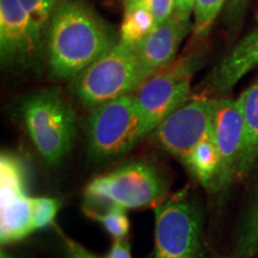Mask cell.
I'll use <instances>...</instances> for the list:
<instances>
[{
	"mask_svg": "<svg viewBox=\"0 0 258 258\" xmlns=\"http://www.w3.org/2000/svg\"><path fill=\"white\" fill-rule=\"evenodd\" d=\"M47 34L50 71L62 80L76 79L117 44L109 28L77 0H61Z\"/></svg>",
	"mask_w": 258,
	"mask_h": 258,
	"instance_id": "6da1fadb",
	"label": "cell"
},
{
	"mask_svg": "<svg viewBox=\"0 0 258 258\" xmlns=\"http://www.w3.org/2000/svg\"><path fill=\"white\" fill-rule=\"evenodd\" d=\"M29 173L15 153L0 157V240L8 245L23 240L55 220L61 203L51 198H34L28 191Z\"/></svg>",
	"mask_w": 258,
	"mask_h": 258,
	"instance_id": "7a4b0ae2",
	"label": "cell"
},
{
	"mask_svg": "<svg viewBox=\"0 0 258 258\" xmlns=\"http://www.w3.org/2000/svg\"><path fill=\"white\" fill-rule=\"evenodd\" d=\"M165 194L166 183L156 167L135 161L92 179L84 192V211L99 206L125 211L150 207L159 205Z\"/></svg>",
	"mask_w": 258,
	"mask_h": 258,
	"instance_id": "3957f363",
	"label": "cell"
},
{
	"mask_svg": "<svg viewBox=\"0 0 258 258\" xmlns=\"http://www.w3.org/2000/svg\"><path fill=\"white\" fill-rule=\"evenodd\" d=\"M22 116L32 144L50 165L69 154L76 139V112L54 90H44L27 98Z\"/></svg>",
	"mask_w": 258,
	"mask_h": 258,
	"instance_id": "277c9868",
	"label": "cell"
},
{
	"mask_svg": "<svg viewBox=\"0 0 258 258\" xmlns=\"http://www.w3.org/2000/svg\"><path fill=\"white\" fill-rule=\"evenodd\" d=\"M147 134L151 133L133 93L92 108L86 123L89 153L97 160L128 152Z\"/></svg>",
	"mask_w": 258,
	"mask_h": 258,
	"instance_id": "5b68a950",
	"label": "cell"
},
{
	"mask_svg": "<svg viewBox=\"0 0 258 258\" xmlns=\"http://www.w3.org/2000/svg\"><path fill=\"white\" fill-rule=\"evenodd\" d=\"M144 83L133 46L118 42L74 79V92L84 105L95 108L133 93Z\"/></svg>",
	"mask_w": 258,
	"mask_h": 258,
	"instance_id": "8992f818",
	"label": "cell"
},
{
	"mask_svg": "<svg viewBox=\"0 0 258 258\" xmlns=\"http://www.w3.org/2000/svg\"><path fill=\"white\" fill-rule=\"evenodd\" d=\"M156 258H201L202 213L186 196L161 201L154 211Z\"/></svg>",
	"mask_w": 258,
	"mask_h": 258,
	"instance_id": "52a82bcc",
	"label": "cell"
},
{
	"mask_svg": "<svg viewBox=\"0 0 258 258\" xmlns=\"http://www.w3.org/2000/svg\"><path fill=\"white\" fill-rule=\"evenodd\" d=\"M198 64L199 57L194 54L182 56L145 80L133 92L150 133L164 118L189 101Z\"/></svg>",
	"mask_w": 258,
	"mask_h": 258,
	"instance_id": "ba28073f",
	"label": "cell"
},
{
	"mask_svg": "<svg viewBox=\"0 0 258 258\" xmlns=\"http://www.w3.org/2000/svg\"><path fill=\"white\" fill-rule=\"evenodd\" d=\"M215 98L201 96L189 99L164 118L152 132L157 143L186 166L196 151L213 137Z\"/></svg>",
	"mask_w": 258,
	"mask_h": 258,
	"instance_id": "9c48e42d",
	"label": "cell"
},
{
	"mask_svg": "<svg viewBox=\"0 0 258 258\" xmlns=\"http://www.w3.org/2000/svg\"><path fill=\"white\" fill-rule=\"evenodd\" d=\"M212 133L220 161L217 190H224L237 179L243 151L245 122L239 99L215 98Z\"/></svg>",
	"mask_w": 258,
	"mask_h": 258,
	"instance_id": "30bf717a",
	"label": "cell"
},
{
	"mask_svg": "<svg viewBox=\"0 0 258 258\" xmlns=\"http://www.w3.org/2000/svg\"><path fill=\"white\" fill-rule=\"evenodd\" d=\"M42 40L19 0H0V55L4 64H25L36 57Z\"/></svg>",
	"mask_w": 258,
	"mask_h": 258,
	"instance_id": "8fae6325",
	"label": "cell"
},
{
	"mask_svg": "<svg viewBox=\"0 0 258 258\" xmlns=\"http://www.w3.org/2000/svg\"><path fill=\"white\" fill-rule=\"evenodd\" d=\"M190 31L191 22L172 16L133 46L144 82L175 61L180 43Z\"/></svg>",
	"mask_w": 258,
	"mask_h": 258,
	"instance_id": "7c38bea8",
	"label": "cell"
},
{
	"mask_svg": "<svg viewBox=\"0 0 258 258\" xmlns=\"http://www.w3.org/2000/svg\"><path fill=\"white\" fill-rule=\"evenodd\" d=\"M258 64V27L250 31L219 62L206 83L205 96H222Z\"/></svg>",
	"mask_w": 258,
	"mask_h": 258,
	"instance_id": "4fadbf2b",
	"label": "cell"
},
{
	"mask_svg": "<svg viewBox=\"0 0 258 258\" xmlns=\"http://www.w3.org/2000/svg\"><path fill=\"white\" fill-rule=\"evenodd\" d=\"M238 99L245 122L244 145L237 172V179H240L249 172L258 158V79Z\"/></svg>",
	"mask_w": 258,
	"mask_h": 258,
	"instance_id": "5bb4252c",
	"label": "cell"
},
{
	"mask_svg": "<svg viewBox=\"0 0 258 258\" xmlns=\"http://www.w3.org/2000/svg\"><path fill=\"white\" fill-rule=\"evenodd\" d=\"M157 25L156 19L143 3L139 0H124L120 42L135 46L153 31Z\"/></svg>",
	"mask_w": 258,
	"mask_h": 258,
	"instance_id": "9a60e30c",
	"label": "cell"
},
{
	"mask_svg": "<svg viewBox=\"0 0 258 258\" xmlns=\"http://www.w3.org/2000/svg\"><path fill=\"white\" fill-rule=\"evenodd\" d=\"M258 251V180L235 237L233 258H252Z\"/></svg>",
	"mask_w": 258,
	"mask_h": 258,
	"instance_id": "2e32d148",
	"label": "cell"
},
{
	"mask_svg": "<svg viewBox=\"0 0 258 258\" xmlns=\"http://www.w3.org/2000/svg\"><path fill=\"white\" fill-rule=\"evenodd\" d=\"M227 0H196L194 8L192 40H205L212 30L215 19L220 15Z\"/></svg>",
	"mask_w": 258,
	"mask_h": 258,
	"instance_id": "e0dca14e",
	"label": "cell"
},
{
	"mask_svg": "<svg viewBox=\"0 0 258 258\" xmlns=\"http://www.w3.org/2000/svg\"><path fill=\"white\" fill-rule=\"evenodd\" d=\"M30 17L35 30L42 40L43 34L48 31L54 12L61 0H19Z\"/></svg>",
	"mask_w": 258,
	"mask_h": 258,
	"instance_id": "ac0fdd59",
	"label": "cell"
},
{
	"mask_svg": "<svg viewBox=\"0 0 258 258\" xmlns=\"http://www.w3.org/2000/svg\"><path fill=\"white\" fill-rule=\"evenodd\" d=\"M89 217L98 221L104 230L115 239L127 237L129 232V219L125 209L120 207H111L102 212L89 213Z\"/></svg>",
	"mask_w": 258,
	"mask_h": 258,
	"instance_id": "d6986e66",
	"label": "cell"
},
{
	"mask_svg": "<svg viewBox=\"0 0 258 258\" xmlns=\"http://www.w3.org/2000/svg\"><path fill=\"white\" fill-rule=\"evenodd\" d=\"M251 0H227L224 10V21L233 32L238 31Z\"/></svg>",
	"mask_w": 258,
	"mask_h": 258,
	"instance_id": "ffe728a7",
	"label": "cell"
},
{
	"mask_svg": "<svg viewBox=\"0 0 258 258\" xmlns=\"http://www.w3.org/2000/svg\"><path fill=\"white\" fill-rule=\"evenodd\" d=\"M146 6L159 25L172 17L175 12V0H139Z\"/></svg>",
	"mask_w": 258,
	"mask_h": 258,
	"instance_id": "44dd1931",
	"label": "cell"
},
{
	"mask_svg": "<svg viewBox=\"0 0 258 258\" xmlns=\"http://www.w3.org/2000/svg\"><path fill=\"white\" fill-rule=\"evenodd\" d=\"M63 243H64V252H66V258H101L97 257L91 252H89L85 247L74 241L73 239L64 237L63 235Z\"/></svg>",
	"mask_w": 258,
	"mask_h": 258,
	"instance_id": "7402d4cb",
	"label": "cell"
},
{
	"mask_svg": "<svg viewBox=\"0 0 258 258\" xmlns=\"http://www.w3.org/2000/svg\"><path fill=\"white\" fill-rule=\"evenodd\" d=\"M196 0H175V12L173 16L182 21H190L194 14Z\"/></svg>",
	"mask_w": 258,
	"mask_h": 258,
	"instance_id": "603a6c76",
	"label": "cell"
},
{
	"mask_svg": "<svg viewBox=\"0 0 258 258\" xmlns=\"http://www.w3.org/2000/svg\"><path fill=\"white\" fill-rule=\"evenodd\" d=\"M108 258H133L131 253V245L125 238L115 239Z\"/></svg>",
	"mask_w": 258,
	"mask_h": 258,
	"instance_id": "cb8c5ba5",
	"label": "cell"
},
{
	"mask_svg": "<svg viewBox=\"0 0 258 258\" xmlns=\"http://www.w3.org/2000/svg\"><path fill=\"white\" fill-rule=\"evenodd\" d=\"M256 19H257V22H258V9H257V14H256Z\"/></svg>",
	"mask_w": 258,
	"mask_h": 258,
	"instance_id": "d4e9b609",
	"label": "cell"
},
{
	"mask_svg": "<svg viewBox=\"0 0 258 258\" xmlns=\"http://www.w3.org/2000/svg\"><path fill=\"white\" fill-rule=\"evenodd\" d=\"M219 258H233V257H227V256H224V257H219Z\"/></svg>",
	"mask_w": 258,
	"mask_h": 258,
	"instance_id": "484cf974",
	"label": "cell"
}]
</instances>
